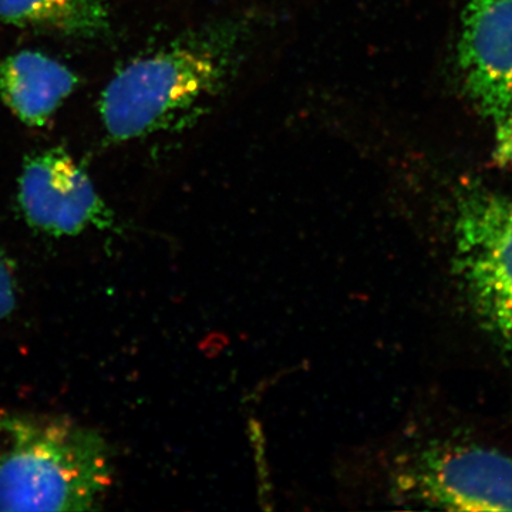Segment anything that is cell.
Listing matches in <instances>:
<instances>
[{
  "label": "cell",
  "instance_id": "6da1fadb",
  "mask_svg": "<svg viewBox=\"0 0 512 512\" xmlns=\"http://www.w3.org/2000/svg\"><path fill=\"white\" fill-rule=\"evenodd\" d=\"M245 43L242 23H217L128 63L101 94L107 137L127 143L200 113L231 80Z\"/></svg>",
  "mask_w": 512,
  "mask_h": 512
},
{
  "label": "cell",
  "instance_id": "7a4b0ae2",
  "mask_svg": "<svg viewBox=\"0 0 512 512\" xmlns=\"http://www.w3.org/2000/svg\"><path fill=\"white\" fill-rule=\"evenodd\" d=\"M99 431L55 414L0 412V511H94L113 485Z\"/></svg>",
  "mask_w": 512,
  "mask_h": 512
},
{
  "label": "cell",
  "instance_id": "3957f363",
  "mask_svg": "<svg viewBox=\"0 0 512 512\" xmlns=\"http://www.w3.org/2000/svg\"><path fill=\"white\" fill-rule=\"evenodd\" d=\"M456 268L471 305L512 353V200L473 188L457 202Z\"/></svg>",
  "mask_w": 512,
  "mask_h": 512
},
{
  "label": "cell",
  "instance_id": "277c9868",
  "mask_svg": "<svg viewBox=\"0 0 512 512\" xmlns=\"http://www.w3.org/2000/svg\"><path fill=\"white\" fill-rule=\"evenodd\" d=\"M457 66L468 100L490 126L494 157L512 161V0H461Z\"/></svg>",
  "mask_w": 512,
  "mask_h": 512
},
{
  "label": "cell",
  "instance_id": "5b68a950",
  "mask_svg": "<svg viewBox=\"0 0 512 512\" xmlns=\"http://www.w3.org/2000/svg\"><path fill=\"white\" fill-rule=\"evenodd\" d=\"M393 491L457 511H512V458L487 448H431L397 467Z\"/></svg>",
  "mask_w": 512,
  "mask_h": 512
},
{
  "label": "cell",
  "instance_id": "8992f818",
  "mask_svg": "<svg viewBox=\"0 0 512 512\" xmlns=\"http://www.w3.org/2000/svg\"><path fill=\"white\" fill-rule=\"evenodd\" d=\"M18 201L30 227L50 237H76L87 229L114 231L116 215L82 165L62 148L26 158Z\"/></svg>",
  "mask_w": 512,
  "mask_h": 512
},
{
  "label": "cell",
  "instance_id": "52a82bcc",
  "mask_svg": "<svg viewBox=\"0 0 512 512\" xmlns=\"http://www.w3.org/2000/svg\"><path fill=\"white\" fill-rule=\"evenodd\" d=\"M77 84L69 67L43 53L0 57V97L26 126H45Z\"/></svg>",
  "mask_w": 512,
  "mask_h": 512
},
{
  "label": "cell",
  "instance_id": "ba28073f",
  "mask_svg": "<svg viewBox=\"0 0 512 512\" xmlns=\"http://www.w3.org/2000/svg\"><path fill=\"white\" fill-rule=\"evenodd\" d=\"M0 22L92 39L110 28V0H0Z\"/></svg>",
  "mask_w": 512,
  "mask_h": 512
},
{
  "label": "cell",
  "instance_id": "9c48e42d",
  "mask_svg": "<svg viewBox=\"0 0 512 512\" xmlns=\"http://www.w3.org/2000/svg\"><path fill=\"white\" fill-rule=\"evenodd\" d=\"M18 303V281L9 256L0 247V320L9 318Z\"/></svg>",
  "mask_w": 512,
  "mask_h": 512
}]
</instances>
